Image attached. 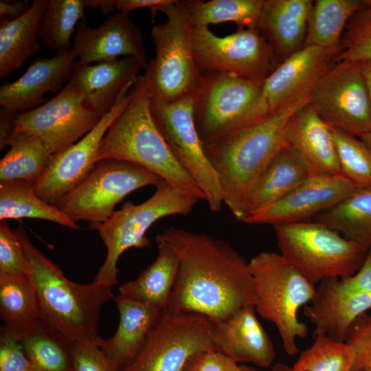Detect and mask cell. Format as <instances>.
<instances>
[{
	"label": "cell",
	"mask_w": 371,
	"mask_h": 371,
	"mask_svg": "<svg viewBox=\"0 0 371 371\" xmlns=\"http://www.w3.org/2000/svg\"><path fill=\"white\" fill-rule=\"evenodd\" d=\"M170 247L179 266L169 308L201 314L218 324L254 303L248 262L227 242L171 227L156 236Z\"/></svg>",
	"instance_id": "1"
},
{
	"label": "cell",
	"mask_w": 371,
	"mask_h": 371,
	"mask_svg": "<svg viewBox=\"0 0 371 371\" xmlns=\"http://www.w3.org/2000/svg\"><path fill=\"white\" fill-rule=\"evenodd\" d=\"M14 232L27 261L39 319L72 343L99 338L100 311L113 297L112 287L94 281L85 284L71 282L32 244L21 225Z\"/></svg>",
	"instance_id": "2"
},
{
	"label": "cell",
	"mask_w": 371,
	"mask_h": 371,
	"mask_svg": "<svg viewBox=\"0 0 371 371\" xmlns=\"http://www.w3.org/2000/svg\"><path fill=\"white\" fill-rule=\"evenodd\" d=\"M308 104H293L269 117L203 143L216 172L223 203L240 220L248 194L275 155L286 145L285 133L292 115Z\"/></svg>",
	"instance_id": "3"
},
{
	"label": "cell",
	"mask_w": 371,
	"mask_h": 371,
	"mask_svg": "<svg viewBox=\"0 0 371 371\" xmlns=\"http://www.w3.org/2000/svg\"><path fill=\"white\" fill-rule=\"evenodd\" d=\"M131 94L104 135L96 163L112 159L135 164L205 201L203 192L176 160L153 119L144 75L137 77Z\"/></svg>",
	"instance_id": "4"
},
{
	"label": "cell",
	"mask_w": 371,
	"mask_h": 371,
	"mask_svg": "<svg viewBox=\"0 0 371 371\" xmlns=\"http://www.w3.org/2000/svg\"><path fill=\"white\" fill-rule=\"evenodd\" d=\"M248 267L256 313L276 326L284 352L295 355L300 351L297 339L308 335V328L299 319L298 313L314 298L315 284L276 252L259 253Z\"/></svg>",
	"instance_id": "5"
},
{
	"label": "cell",
	"mask_w": 371,
	"mask_h": 371,
	"mask_svg": "<svg viewBox=\"0 0 371 371\" xmlns=\"http://www.w3.org/2000/svg\"><path fill=\"white\" fill-rule=\"evenodd\" d=\"M201 201L197 196L161 179L154 194L145 201L126 202L104 222L90 223L106 248L105 260L94 282L113 287L117 284V263L121 255L131 247L143 249L149 245L146 236L157 221L167 216L186 215Z\"/></svg>",
	"instance_id": "6"
},
{
	"label": "cell",
	"mask_w": 371,
	"mask_h": 371,
	"mask_svg": "<svg viewBox=\"0 0 371 371\" xmlns=\"http://www.w3.org/2000/svg\"><path fill=\"white\" fill-rule=\"evenodd\" d=\"M150 10L153 16L159 11L167 17L151 30L155 56L144 75L150 95L167 102L193 95L201 74L193 54V26L186 1L174 0Z\"/></svg>",
	"instance_id": "7"
},
{
	"label": "cell",
	"mask_w": 371,
	"mask_h": 371,
	"mask_svg": "<svg viewBox=\"0 0 371 371\" xmlns=\"http://www.w3.org/2000/svg\"><path fill=\"white\" fill-rule=\"evenodd\" d=\"M273 226L280 254L314 284L354 275L368 251L316 221Z\"/></svg>",
	"instance_id": "8"
},
{
	"label": "cell",
	"mask_w": 371,
	"mask_h": 371,
	"mask_svg": "<svg viewBox=\"0 0 371 371\" xmlns=\"http://www.w3.org/2000/svg\"><path fill=\"white\" fill-rule=\"evenodd\" d=\"M193 94V118L202 143L262 120L263 81L231 74L201 72Z\"/></svg>",
	"instance_id": "9"
},
{
	"label": "cell",
	"mask_w": 371,
	"mask_h": 371,
	"mask_svg": "<svg viewBox=\"0 0 371 371\" xmlns=\"http://www.w3.org/2000/svg\"><path fill=\"white\" fill-rule=\"evenodd\" d=\"M161 179L135 164L103 159L53 205L75 222L102 223L128 194L145 186H155Z\"/></svg>",
	"instance_id": "10"
},
{
	"label": "cell",
	"mask_w": 371,
	"mask_h": 371,
	"mask_svg": "<svg viewBox=\"0 0 371 371\" xmlns=\"http://www.w3.org/2000/svg\"><path fill=\"white\" fill-rule=\"evenodd\" d=\"M193 103V95L172 102L150 96V111L176 160L198 183L210 209L218 212L223 204L221 188L194 125Z\"/></svg>",
	"instance_id": "11"
},
{
	"label": "cell",
	"mask_w": 371,
	"mask_h": 371,
	"mask_svg": "<svg viewBox=\"0 0 371 371\" xmlns=\"http://www.w3.org/2000/svg\"><path fill=\"white\" fill-rule=\"evenodd\" d=\"M212 332V323L205 316L168 308L124 371H183L194 355L215 350Z\"/></svg>",
	"instance_id": "12"
},
{
	"label": "cell",
	"mask_w": 371,
	"mask_h": 371,
	"mask_svg": "<svg viewBox=\"0 0 371 371\" xmlns=\"http://www.w3.org/2000/svg\"><path fill=\"white\" fill-rule=\"evenodd\" d=\"M192 45L200 72H223L264 81L278 65L270 45L256 29H238L221 37L208 27H194Z\"/></svg>",
	"instance_id": "13"
},
{
	"label": "cell",
	"mask_w": 371,
	"mask_h": 371,
	"mask_svg": "<svg viewBox=\"0 0 371 371\" xmlns=\"http://www.w3.org/2000/svg\"><path fill=\"white\" fill-rule=\"evenodd\" d=\"M309 104L328 126L356 137L371 132V104L361 65L335 62L313 88Z\"/></svg>",
	"instance_id": "14"
},
{
	"label": "cell",
	"mask_w": 371,
	"mask_h": 371,
	"mask_svg": "<svg viewBox=\"0 0 371 371\" xmlns=\"http://www.w3.org/2000/svg\"><path fill=\"white\" fill-rule=\"evenodd\" d=\"M102 117L84 106L80 93L69 80L61 91L45 104L19 113L16 133L27 132L37 136L53 156L79 141Z\"/></svg>",
	"instance_id": "15"
},
{
	"label": "cell",
	"mask_w": 371,
	"mask_h": 371,
	"mask_svg": "<svg viewBox=\"0 0 371 371\" xmlns=\"http://www.w3.org/2000/svg\"><path fill=\"white\" fill-rule=\"evenodd\" d=\"M131 96V91L123 92L111 110L102 116L91 131L65 151L52 156L45 171L34 185L39 198L54 205L87 175L96 164L104 135L126 107Z\"/></svg>",
	"instance_id": "16"
},
{
	"label": "cell",
	"mask_w": 371,
	"mask_h": 371,
	"mask_svg": "<svg viewBox=\"0 0 371 371\" xmlns=\"http://www.w3.org/2000/svg\"><path fill=\"white\" fill-rule=\"evenodd\" d=\"M356 188L341 175L309 176L280 200L244 214L249 224L306 221L339 203Z\"/></svg>",
	"instance_id": "17"
},
{
	"label": "cell",
	"mask_w": 371,
	"mask_h": 371,
	"mask_svg": "<svg viewBox=\"0 0 371 371\" xmlns=\"http://www.w3.org/2000/svg\"><path fill=\"white\" fill-rule=\"evenodd\" d=\"M335 59L324 49L308 45L278 65L263 81L261 102L267 113L293 104H308L313 88Z\"/></svg>",
	"instance_id": "18"
},
{
	"label": "cell",
	"mask_w": 371,
	"mask_h": 371,
	"mask_svg": "<svg viewBox=\"0 0 371 371\" xmlns=\"http://www.w3.org/2000/svg\"><path fill=\"white\" fill-rule=\"evenodd\" d=\"M71 50L82 65L113 60L120 56L135 58L144 69L148 65L141 30L129 15L120 12L95 28L80 22Z\"/></svg>",
	"instance_id": "19"
},
{
	"label": "cell",
	"mask_w": 371,
	"mask_h": 371,
	"mask_svg": "<svg viewBox=\"0 0 371 371\" xmlns=\"http://www.w3.org/2000/svg\"><path fill=\"white\" fill-rule=\"evenodd\" d=\"M371 309V294L350 286L344 278H327L316 286L304 314L313 323L315 335L345 342L354 322Z\"/></svg>",
	"instance_id": "20"
},
{
	"label": "cell",
	"mask_w": 371,
	"mask_h": 371,
	"mask_svg": "<svg viewBox=\"0 0 371 371\" xmlns=\"http://www.w3.org/2000/svg\"><path fill=\"white\" fill-rule=\"evenodd\" d=\"M76 58L70 49L34 60L20 78L1 86V106L22 113L45 104V93H59L70 80Z\"/></svg>",
	"instance_id": "21"
},
{
	"label": "cell",
	"mask_w": 371,
	"mask_h": 371,
	"mask_svg": "<svg viewBox=\"0 0 371 371\" xmlns=\"http://www.w3.org/2000/svg\"><path fill=\"white\" fill-rule=\"evenodd\" d=\"M142 68L139 60L131 56L92 65L77 60L70 81L80 93L84 106L103 116L123 92L133 87Z\"/></svg>",
	"instance_id": "22"
},
{
	"label": "cell",
	"mask_w": 371,
	"mask_h": 371,
	"mask_svg": "<svg viewBox=\"0 0 371 371\" xmlns=\"http://www.w3.org/2000/svg\"><path fill=\"white\" fill-rule=\"evenodd\" d=\"M256 313L254 305H248L223 322L212 324V341L216 350L237 363L267 368L272 364L276 352Z\"/></svg>",
	"instance_id": "23"
},
{
	"label": "cell",
	"mask_w": 371,
	"mask_h": 371,
	"mask_svg": "<svg viewBox=\"0 0 371 371\" xmlns=\"http://www.w3.org/2000/svg\"><path fill=\"white\" fill-rule=\"evenodd\" d=\"M285 142L310 176L341 175L330 128L309 104L291 117L286 129Z\"/></svg>",
	"instance_id": "24"
},
{
	"label": "cell",
	"mask_w": 371,
	"mask_h": 371,
	"mask_svg": "<svg viewBox=\"0 0 371 371\" xmlns=\"http://www.w3.org/2000/svg\"><path fill=\"white\" fill-rule=\"evenodd\" d=\"M120 314L115 334L107 339L101 337L98 344L107 357L124 371L137 358L165 310L125 297H113Z\"/></svg>",
	"instance_id": "25"
},
{
	"label": "cell",
	"mask_w": 371,
	"mask_h": 371,
	"mask_svg": "<svg viewBox=\"0 0 371 371\" xmlns=\"http://www.w3.org/2000/svg\"><path fill=\"white\" fill-rule=\"evenodd\" d=\"M311 0H265L256 26L278 65L300 49L306 38Z\"/></svg>",
	"instance_id": "26"
},
{
	"label": "cell",
	"mask_w": 371,
	"mask_h": 371,
	"mask_svg": "<svg viewBox=\"0 0 371 371\" xmlns=\"http://www.w3.org/2000/svg\"><path fill=\"white\" fill-rule=\"evenodd\" d=\"M309 176L301 160L286 144L254 184L245 201L243 215L280 200Z\"/></svg>",
	"instance_id": "27"
},
{
	"label": "cell",
	"mask_w": 371,
	"mask_h": 371,
	"mask_svg": "<svg viewBox=\"0 0 371 371\" xmlns=\"http://www.w3.org/2000/svg\"><path fill=\"white\" fill-rule=\"evenodd\" d=\"M48 0H34L30 10L12 21L0 19V79L10 76L39 49L41 19Z\"/></svg>",
	"instance_id": "28"
},
{
	"label": "cell",
	"mask_w": 371,
	"mask_h": 371,
	"mask_svg": "<svg viewBox=\"0 0 371 371\" xmlns=\"http://www.w3.org/2000/svg\"><path fill=\"white\" fill-rule=\"evenodd\" d=\"M1 332L21 342L39 319L35 292L28 274L0 273Z\"/></svg>",
	"instance_id": "29"
},
{
	"label": "cell",
	"mask_w": 371,
	"mask_h": 371,
	"mask_svg": "<svg viewBox=\"0 0 371 371\" xmlns=\"http://www.w3.org/2000/svg\"><path fill=\"white\" fill-rule=\"evenodd\" d=\"M157 243L158 254L155 261L135 280L122 284L119 294L166 310L177 279L179 261L170 247L163 243Z\"/></svg>",
	"instance_id": "30"
},
{
	"label": "cell",
	"mask_w": 371,
	"mask_h": 371,
	"mask_svg": "<svg viewBox=\"0 0 371 371\" xmlns=\"http://www.w3.org/2000/svg\"><path fill=\"white\" fill-rule=\"evenodd\" d=\"M363 3V0L313 1L303 47H319L337 58L346 25Z\"/></svg>",
	"instance_id": "31"
},
{
	"label": "cell",
	"mask_w": 371,
	"mask_h": 371,
	"mask_svg": "<svg viewBox=\"0 0 371 371\" xmlns=\"http://www.w3.org/2000/svg\"><path fill=\"white\" fill-rule=\"evenodd\" d=\"M313 220L368 251L371 249V186L354 189L335 206Z\"/></svg>",
	"instance_id": "32"
},
{
	"label": "cell",
	"mask_w": 371,
	"mask_h": 371,
	"mask_svg": "<svg viewBox=\"0 0 371 371\" xmlns=\"http://www.w3.org/2000/svg\"><path fill=\"white\" fill-rule=\"evenodd\" d=\"M38 218L79 230L81 227L67 214L39 198L34 184L23 181L0 183V221Z\"/></svg>",
	"instance_id": "33"
},
{
	"label": "cell",
	"mask_w": 371,
	"mask_h": 371,
	"mask_svg": "<svg viewBox=\"0 0 371 371\" xmlns=\"http://www.w3.org/2000/svg\"><path fill=\"white\" fill-rule=\"evenodd\" d=\"M9 146L0 161V183L23 181L34 185L52 155L39 137L27 132L16 133Z\"/></svg>",
	"instance_id": "34"
},
{
	"label": "cell",
	"mask_w": 371,
	"mask_h": 371,
	"mask_svg": "<svg viewBox=\"0 0 371 371\" xmlns=\"http://www.w3.org/2000/svg\"><path fill=\"white\" fill-rule=\"evenodd\" d=\"M21 343L33 368L39 371H74L72 342L40 319Z\"/></svg>",
	"instance_id": "35"
},
{
	"label": "cell",
	"mask_w": 371,
	"mask_h": 371,
	"mask_svg": "<svg viewBox=\"0 0 371 371\" xmlns=\"http://www.w3.org/2000/svg\"><path fill=\"white\" fill-rule=\"evenodd\" d=\"M265 0L186 1L193 27L234 23L238 29H255Z\"/></svg>",
	"instance_id": "36"
},
{
	"label": "cell",
	"mask_w": 371,
	"mask_h": 371,
	"mask_svg": "<svg viewBox=\"0 0 371 371\" xmlns=\"http://www.w3.org/2000/svg\"><path fill=\"white\" fill-rule=\"evenodd\" d=\"M85 1L48 0L40 27V39L56 52L71 49L78 24L85 21Z\"/></svg>",
	"instance_id": "37"
},
{
	"label": "cell",
	"mask_w": 371,
	"mask_h": 371,
	"mask_svg": "<svg viewBox=\"0 0 371 371\" xmlns=\"http://www.w3.org/2000/svg\"><path fill=\"white\" fill-rule=\"evenodd\" d=\"M340 174L356 188L371 186V150L359 137L329 126Z\"/></svg>",
	"instance_id": "38"
},
{
	"label": "cell",
	"mask_w": 371,
	"mask_h": 371,
	"mask_svg": "<svg viewBox=\"0 0 371 371\" xmlns=\"http://www.w3.org/2000/svg\"><path fill=\"white\" fill-rule=\"evenodd\" d=\"M355 352L346 342L315 335L311 347L301 352L292 371H350Z\"/></svg>",
	"instance_id": "39"
},
{
	"label": "cell",
	"mask_w": 371,
	"mask_h": 371,
	"mask_svg": "<svg viewBox=\"0 0 371 371\" xmlns=\"http://www.w3.org/2000/svg\"><path fill=\"white\" fill-rule=\"evenodd\" d=\"M341 60L371 65V0H363L348 20L335 62Z\"/></svg>",
	"instance_id": "40"
},
{
	"label": "cell",
	"mask_w": 371,
	"mask_h": 371,
	"mask_svg": "<svg viewBox=\"0 0 371 371\" xmlns=\"http://www.w3.org/2000/svg\"><path fill=\"white\" fill-rule=\"evenodd\" d=\"M0 273L28 274L21 243L6 221L0 223Z\"/></svg>",
	"instance_id": "41"
},
{
	"label": "cell",
	"mask_w": 371,
	"mask_h": 371,
	"mask_svg": "<svg viewBox=\"0 0 371 371\" xmlns=\"http://www.w3.org/2000/svg\"><path fill=\"white\" fill-rule=\"evenodd\" d=\"M345 342L355 352L350 371H371V314L366 313L357 318Z\"/></svg>",
	"instance_id": "42"
},
{
	"label": "cell",
	"mask_w": 371,
	"mask_h": 371,
	"mask_svg": "<svg viewBox=\"0 0 371 371\" xmlns=\"http://www.w3.org/2000/svg\"><path fill=\"white\" fill-rule=\"evenodd\" d=\"M98 339L71 343L74 371H120L100 348Z\"/></svg>",
	"instance_id": "43"
},
{
	"label": "cell",
	"mask_w": 371,
	"mask_h": 371,
	"mask_svg": "<svg viewBox=\"0 0 371 371\" xmlns=\"http://www.w3.org/2000/svg\"><path fill=\"white\" fill-rule=\"evenodd\" d=\"M32 368L21 343L1 332L0 371H29Z\"/></svg>",
	"instance_id": "44"
},
{
	"label": "cell",
	"mask_w": 371,
	"mask_h": 371,
	"mask_svg": "<svg viewBox=\"0 0 371 371\" xmlns=\"http://www.w3.org/2000/svg\"><path fill=\"white\" fill-rule=\"evenodd\" d=\"M183 371H240V366L232 358L214 350L192 356Z\"/></svg>",
	"instance_id": "45"
},
{
	"label": "cell",
	"mask_w": 371,
	"mask_h": 371,
	"mask_svg": "<svg viewBox=\"0 0 371 371\" xmlns=\"http://www.w3.org/2000/svg\"><path fill=\"white\" fill-rule=\"evenodd\" d=\"M344 279L352 287L371 294V249L367 252L359 270Z\"/></svg>",
	"instance_id": "46"
},
{
	"label": "cell",
	"mask_w": 371,
	"mask_h": 371,
	"mask_svg": "<svg viewBox=\"0 0 371 371\" xmlns=\"http://www.w3.org/2000/svg\"><path fill=\"white\" fill-rule=\"evenodd\" d=\"M20 113L7 107L0 110V149L7 146L16 133V120Z\"/></svg>",
	"instance_id": "47"
},
{
	"label": "cell",
	"mask_w": 371,
	"mask_h": 371,
	"mask_svg": "<svg viewBox=\"0 0 371 371\" xmlns=\"http://www.w3.org/2000/svg\"><path fill=\"white\" fill-rule=\"evenodd\" d=\"M30 6L27 0H1L0 19L9 21L16 19L24 15Z\"/></svg>",
	"instance_id": "48"
},
{
	"label": "cell",
	"mask_w": 371,
	"mask_h": 371,
	"mask_svg": "<svg viewBox=\"0 0 371 371\" xmlns=\"http://www.w3.org/2000/svg\"><path fill=\"white\" fill-rule=\"evenodd\" d=\"M174 0H115V8L120 12L128 14L133 10L153 8L172 3Z\"/></svg>",
	"instance_id": "49"
},
{
	"label": "cell",
	"mask_w": 371,
	"mask_h": 371,
	"mask_svg": "<svg viewBox=\"0 0 371 371\" xmlns=\"http://www.w3.org/2000/svg\"><path fill=\"white\" fill-rule=\"evenodd\" d=\"M85 5L92 9L100 7L104 15H108L115 10V0H86Z\"/></svg>",
	"instance_id": "50"
},
{
	"label": "cell",
	"mask_w": 371,
	"mask_h": 371,
	"mask_svg": "<svg viewBox=\"0 0 371 371\" xmlns=\"http://www.w3.org/2000/svg\"><path fill=\"white\" fill-rule=\"evenodd\" d=\"M240 371H258L245 365L240 366ZM270 371H292V367L284 363L276 364Z\"/></svg>",
	"instance_id": "51"
},
{
	"label": "cell",
	"mask_w": 371,
	"mask_h": 371,
	"mask_svg": "<svg viewBox=\"0 0 371 371\" xmlns=\"http://www.w3.org/2000/svg\"><path fill=\"white\" fill-rule=\"evenodd\" d=\"M368 89L371 104V67L368 64H359ZM371 133V132H370Z\"/></svg>",
	"instance_id": "52"
},
{
	"label": "cell",
	"mask_w": 371,
	"mask_h": 371,
	"mask_svg": "<svg viewBox=\"0 0 371 371\" xmlns=\"http://www.w3.org/2000/svg\"><path fill=\"white\" fill-rule=\"evenodd\" d=\"M359 138L363 140L371 150V133H367Z\"/></svg>",
	"instance_id": "53"
},
{
	"label": "cell",
	"mask_w": 371,
	"mask_h": 371,
	"mask_svg": "<svg viewBox=\"0 0 371 371\" xmlns=\"http://www.w3.org/2000/svg\"><path fill=\"white\" fill-rule=\"evenodd\" d=\"M29 371H39L35 368H32Z\"/></svg>",
	"instance_id": "54"
},
{
	"label": "cell",
	"mask_w": 371,
	"mask_h": 371,
	"mask_svg": "<svg viewBox=\"0 0 371 371\" xmlns=\"http://www.w3.org/2000/svg\"><path fill=\"white\" fill-rule=\"evenodd\" d=\"M368 65H369L371 67V65H370V64H368Z\"/></svg>",
	"instance_id": "55"
}]
</instances>
